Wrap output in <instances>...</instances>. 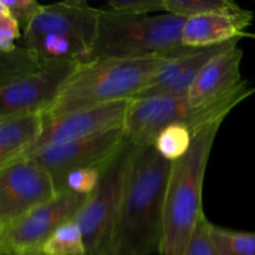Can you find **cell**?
<instances>
[{"instance_id": "cell-13", "label": "cell", "mask_w": 255, "mask_h": 255, "mask_svg": "<svg viewBox=\"0 0 255 255\" xmlns=\"http://www.w3.org/2000/svg\"><path fill=\"white\" fill-rule=\"evenodd\" d=\"M229 42L202 49L189 47L178 57L167 62L134 100L187 95L207 62L221 52Z\"/></svg>"}, {"instance_id": "cell-20", "label": "cell", "mask_w": 255, "mask_h": 255, "mask_svg": "<svg viewBox=\"0 0 255 255\" xmlns=\"http://www.w3.org/2000/svg\"><path fill=\"white\" fill-rule=\"evenodd\" d=\"M193 132L183 125H171L159 132L154 139L153 147L159 156L169 162L181 159L191 148Z\"/></svg>"}, {"instance_id": "cell-10", "label": "cell", "mask_w": 255, "mask_h": 255, "mask_svg": "<svg viewBox=\"0 0 255 255\" xmlns=\"http://www.w3.org/2000/svg\"><path fill=\"white\" fill-rule=\"evenodd\" d=\"M80 62L46 60L31 74L0 89V119L44 115Z\"/></svg>"}, {"instance_id": "cell-21", "label": "cell", "mask_w": 255, "mask_h": 255, "mask_svg": "<svg viewBox=\"0 0 255 255\" xmlns=\"http://www.w3.org/2000/svg\"><path fill=\"white\" fill-rule=\"evenodd\" d=\"M211 234L221 255H255V233L212 224Z\"/></svg>"}, {"instance_id": "cell-14", "label": "cell", "mask_w": 255, "mask_h": 255, "mask_svg": "<svg viewBox=\"0 0 255 255\" xmlns=\"http://www.w3.org/2000/svg\"><path fill=\"white\" fill-rule=\"evenodd\" d=\"M238 41L239 39L229 42L202 69L187 94L192 104H201L223 96L243 81L241 75L243 51L238 46Z\"/></svg>"}, {"instance_id": "cell-18", "label": "cell", "mask_w": 255, "mask_h": 255, "mask_svg": "<svg viewBox=\"0 0 255 255\" xmlns=\"http://www.w3.org/2000/svg\"><path fill=\"white\" fill-rule=\"evenodd\" d=\"M164 11L183 19L207 14H234L243 7L231 0H164Z\"/></svg>"}, {"instance_id": "cell-24", "label": "cell", "mask_w": 255, "mask_h": 255, "mask_svg": "<svg viewBox=\"0 0 255 255\" xmlns=\"http://www.w3.org/2000/svg\"><path fill=\"white\" fill-rule=\"evenodd\" d=\"M164 0H110L107 9L127 15H152L164 11Z\"/></svg>"}, {"instance_id": "cell-8", "label": "cell", "mask_w": 255, "mask_h": 255, "mask_svg": "<svg viewBox=\"0 0 255 255\" xmlns=\"http://www.w3.org/2000/svg\"><path fill=\"white\" fill-rule=\"evenodd\" d=\"M87 197L59 192L46 203L0 228V255L41 254L42 247L59 227L77 216Z\"/></svg>"}, {"instance_id": "cell-16", "label": "cell", "mask_w": 255, "mask_h": 255, "mask_svg": "<svg viewBox=\"0 0 255 255\" xmlns=\"http://www.w3.org/2000/svg\"><path fill=\"white\" fill-rule=\"evenodd\" d=\"M41 115L0 119V167L21 156L39 136Z\"/></svg>"}, {"instance_id": "cell-23", "label": "cell", "mask_w": 255, "mask_h": 255, "mask_svg": "<svg viewBox=\"0 0 255 255\" xmlns=\"http://www.w3.org/2000/svg\"><path fill=\"white\" fill-rule=\"evenodd\" d=\"M212 223L202 214L191 234L183 255H221L211 234Z\"/></svg>"}, {"instance_id": "cell-28", "label": "cell", "mask_w": 255, "mask_h": 255, "mask_svg": "<svg viewBox=\"0 0 255 255\" xmlns=\"http://www.w3.org/2000/svg\"><path fill=\"white\" fill-rule=\"evenodd\" d=\"M35 255H42V254H35Z\"/></svg>"}, {"instance_id": "cell-6", "label": "cell", "mask_w": 255, "mask_h": 255, "mask_svg": "<svg viewBox=\"0 0 255 255\" xmlns=\"http://www.w3.org/2000/svg\"><path fill=\"white\" fill-rule=\"evenodd\" d=\"M183 17L168 12L127 15L101 9L96 39L85 62L143 57L183 46Z\"/></svg>"}, {"instance_id": "cell-27", "label": "cell", "mask_w": 255, "mask_h": 255, "mask_svg": "<svg viewBox=\"0 0 255 255\" xmlns=\"http://www.w3.org/2000/svg\"><path fill=\"white\" fill-rule=\"evenodd\" d=\"M5 11H6V10H5L4 5H2V4H1V1H0V15H1V14H4Z\"/></svg>"}, {"instance_id": "cell-19", "label": "cell", "mask_w": 255, "mask_h": 255, "mask_svg": "<svg viewBox=\"0 0 255 255\" xmlns=\"http://www.w3.org/2000/svg\"><path fill=\"white\" fill-rule=\"evenodd\" d=\"M42 255H86L82 232L75 219L66 222L47 239Z\"/></svg>"}, {"instance_id": "cell-2", "label": "cell", "mask_w": 255, "mask_h": 255, "mask_svg": "<svg viewBox=\"0 0 255 255\" xmlns=\"http://www.w3.org/2000/svg\"><path fill=\"white\" fill-rule=\"evenodd\" d=\"M189 47L132 59H100L80 62L65 82L54 104L42 115L51 119L76 110L122 100H134L168 61Z\"/></svg>"}, {"instance_id": "cell-1", "label": "cell", "mask_w": 255, "mask_h": 255, "mask_svg": "<svg viewBox=\"0 0 255 255\" xmlns=\"http://www.w3.org/2000/svg\"><path fill=\"white\" fill-rule=\"evenodd\" d=\"M172 162L153 144L141 146L127 177L112 237L111 255H152L161 251L163 209Z\"/></svg>"}, {"instance_id": "cell-25", "label": "cell", "mask_w": 255, "mask_h": 255, "mask_svg": "<svg viewBox=\"0 0 255 255\" xmlns=\"http://www.w3.org/2000/svg\"><path fill=\"white\" fill-rule=\"evenodd\" d=\"M0 1L4 5L6 12H9L16 20L22 31L29 26L41 6V4L35 0H0Z\"/></svg>"}, {"instance_id": "cell-15", "label": "cell", "mask_w": 255, "mask_h": 255, "mask_svg": "<svg viewBox=\"0 0 255 255\" xmlns=\"http://www.w3.org/2000/svg\"><path fill=\"white\" fill-rule=\"evenodd\" d=\"M252 21L253 12L246 9L234 14H207L187 17L182 26V45L202 49L241 39Z\"/></svg>"}, {"instance_id": "cell-22", "label": "cell", "mask_w": 255, "mask_h": 255, "mask_svg": "<svg viewBox=\"0 0 255 255\" xmlns=\"http://www.w3.org/2000/svg\"><path fill=\"white\" fill-rule=\"evenodd\" d=\"M105 166L89 167V168H81L70 172L62 181L59 192L70 191L72 193L80 194V196L89 197L99 186Z\"/></svg>"}, {"instance_id": "cell-26", "label": "cell", "mask_w": 255, "mask_h": 255, "mask_svg": "<svg viewBox=\"0 0 255 255\" xmlns=\"http://www.w3.org/2000/svg\"><path fill=\"white\" fill-rule=\"evenodd\" d=\"M21 37V29L16 20L5 11L0 15V51H11L15 47V41Z\"/></svg>"}, {"instance_id": "cell-11", "label": "cell", "mask_w": 255, "mask_h": 255, "mask_svg": "<svg viewBox=\"0 0 255 255\" xmlns=\"http://www.w3.org/2000/svg\"><path fill=\"white\" fill-rule=\"evenodd\" d=\"M132 101L133 100H122L89 109L76 110L51 119H42L39 136L16 159L44 147L85 138L115 128H124Z\"/></svg>"}, {"instance_id": "cell-4", "label": "cell", "mask_w": 255, "mask_h": 255, "mask_svg": "<svg viewBox=\"0 0 255 255\" xmlns=\"http://www.w3.org/2000/svg\"><path fill=\"white\" fill-rule=\"evenodd\" d=\"M254 92L255 87L243 80L223 96L201 104H192L187 95L133 100L125 121V134L137 146H148L171 125H183L194 133L206 125L224 121L234 107Z\"/></svg>"}, {"instance_id": "cell-12", "label": "cell", "mask_w": 255, "mask_h": 255, "mask_svg": "<svg viewBox=\"0 0 255 255\" xmlns=\"http://www.w3.org/2000/svg\"><path fill=\"white\" fill-rule=\"evenodd\" d=\"M57 194L49 173L27 159L0 167V228Z\"/></svg>"}, {"instance_id": "cell-5", "label": "cell", "mask_w": 255, "mask_h": 255, "mask_svg": "<svg viewBox=\"0 0 255 255\" xmlns=\"http://www.w3.org/2000/svg\"><path fill=\"white\" fill-rule=\"evenodd\" d=\"M101 9L84 0L41 5L22 34V47L44 60L85 62L96 39Z\"/></svg>"}, {"instance_id": "cell-9", "label": "cell", "mask_w": 255, "mask_h": 255, "mask_svg": "<svg viewBox=\"0 0 255 255\" xmlns=\"http://www.w3.org/2000/svg\"><path fill=\"white\" fill-rule=\"evenodd\" d=\"M125 139V129L115 128L85 138L44 147L19 159H27L49 173L59 193L62 181L70 172L105 166L121 148Z\"/></svg>"}, {"instance_id": "cell-3", "label": "cell", "mask_w": 255, "mask_h": 255, "mask_svg": "<svg viewBox=\"0 0 255 255\" xmlns=\"http://www.w3.org/2000/svg\"><path fill=\"white\" fill-rule=\"evenodd\" d=\"M222 124L223 121L212 122L194 132L191 148L172 163L164 197L161 255H183L192 232L204 213V177Z\"/></svg>"}, {"instance_id": "cell-17", "label": "cell", "mask_w": 255, "mask_h": 255, "mask_svg": "<svg viewBox=\"0 0 255 255\" xmlns=\"http://www.w3.org/2000/svg\"><path fill=\"white\" fill-rule=\"evenodd\" d=\"M46 60L26 47L0 51V89L39 69Z\"/></svg>"}, {"instance_id": "cell-7", "label": "cell", "mask_w": 255, "mask_h": 255, "mask_svg": "<svg viewBox=\"0 0 255 255\" xmlns=\"http://www.w3.org/2000/svg\"><path fill=\"white\" fill-rule=\"evenodd\" d=\"M141 146L125 139L104 167L99 186L86 198L75 221L85 242L86 255H111L112 237L127 177Z\"/></svg>"}]
</instances>
